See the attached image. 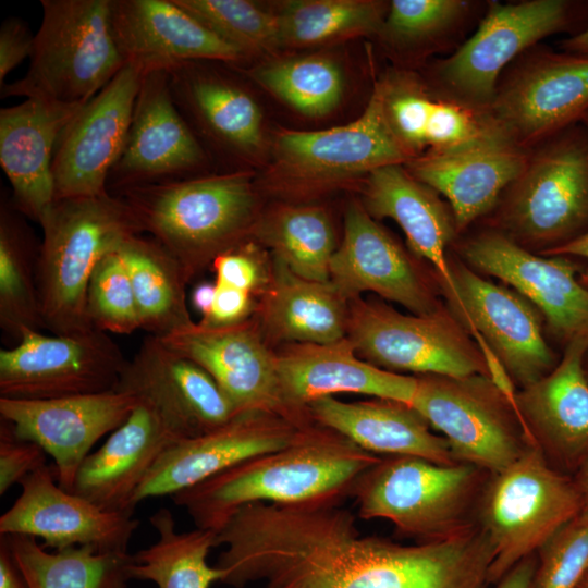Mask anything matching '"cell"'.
<instances>
[{
	"mask_svg": "<svg viewBox=\"0 0 588 588\" xmlns=\"http://www.w3.org/2000/svg\"><path fill=\"white\" fill-rule=\"evenodd\" d=\"M492 558L474 524L402 544L362 534L342 504L277 505L256 531L250 572L265 588H483Z\"/></svg>",
	"mask_w": 588,
	"mask_h": 588,
	"instance_id": "1",
	"label": "cell"
},
{
	"mask_svg": "<svg viewBox=\"0 0 588 588\" xmlns=\"http://www.w3.org/2000/svg\"><path fill=\"white\" fill-rule=\"evenodd\" d=\"M381 457L316 424L294 443L247 458L171 499L196 528L217 531L246 504H342Z\"/></svg>",
	"mask_w": 588,
	"mask_h": 588,
	"instance_id": "2",
	"label": "cell"
},
{
	"mask_svg": "<svg viewBox=\"0 0 588 588\" xmlns=\"http://www.w3.org/2000/svg\"><path fill=\"white\" fill-rule=\"evenodd\" d=\"M117 196L130 206L143 232L182 264L191 280L218 255L248 240L258 217L249 170L143 185Z\"/></svg>",
	"mask_w": 588,
	"mask_h": 588,
	"instance_id": "3",
	"label": "cell"
},
{
	"mask_svg": "<svg viewBox=\"0 0 588 588\" xmlns=\"http://www.w3.org/2000/svg\"><path fill=\"white\" fill-rule=\"evenodd\" d=\"M38 290L45 330L69 334L91 328L86 295L91 273L126 238L144 234L126 201L109 192L57 199L40 222Z\"/></svg>",
	"mask_w": 588,
	"mask_h": 588,
	"instance_id": "4",
	"label": "cell"
},
{
	"mask_svg": "<svg viewBox=\"0 0 588 588\" xmlns=\"http://www.w3.org/2000/svg\"><path fill=\"white\" fill-rule=\"evenodd\" d=\"M25 75L0 88L1 99L37 98L82 106L125 65L111 26V0H41Z\"/></svg>",
	"mask_w": 588,
	"mask_h": 588,
	"instance_id": "5",
	"label": "cell"
},
{
	"mask_svg": "<svg viewBox=\"0 0 588 588\" xmlns=\"http://www.w3.org/2000/svg\"><path fill=\"white\" fill-rule=\"evenodd\" d=\"M482 471L468 463L385 456L360 476L351 498L359 518L385 519L416 543L431 542L473 525L469 511Z\"/></svg>",
	"mask_w": 588,
	"mask_h": 588,
	"instance_id": "6",
	"label": "cell"
},
{
	"mask_svg": "<svg viewBox=\"0 0 588 588\" xmlns=\"http://www.w3.org/2000/svg\"><path fill=\"white\" fill-rule=\"evenodd\" d=\"M499 203L502 232L520 245L552 248L586 232L588 130L578 123L531 148Z\"/></svg>",
	"mask_w": 588,
	"mask_h": 588,
	"instance_id": "7",
	"label": "cell"
},
{
	"mask_svg": "<svg viewBox=\"0 0 588 588\" xmlns=\"http://www.w3.org/2000/svg\"><path fill=\"white\" fill-rule=\"evenodd\" d=\"M574 479L552 468L539 448L529 446L493 474L485 490L480 527L492 548L489 584L540 550L580 512Z\"/></svg>",
	"mask_w": 588,
	"mask_h": 588,
	"instance_id": "8",
	"label": "cell"
},
{
	"mask_svg": "<svg viewBox=\"0 0 588 588\" xmlns=\"http://www.w3.org/2000/svg\"><path fill=\"white\" fill-rule=\"evenodd\" d=\"M586 8L587 2L572 0L488 2L476 32L437 62L436 88L488 111L504 70L541 39L575 29L587 16Z\"/></svg>",
	"mask_w": 588,
	"mask_h": 588,
	"instance_id": "9",
	"label": "cell"
},
{
	"mask_svg": "<svg viewBox=\"0 0 588 588\" xmlns=\"http://www.w3.org/2000/svg\"><path fill=\"white\" fill-rule=\"evenodd\" d=\"M346 338L364 360L393 372L488 376L478 345L452 310L406 315L382 302L348 301Z\"/></svg>",
	"mask_w": 588,
	"mask_h": 588,
	"instance_id": "10",
	"label": "cell"
},
{
	"mask_svg": "<svg viewBox=\"0 0 588 588\" xmlns=\"http://www.w3.org/2000/svg\"><path fill=\"white\" fill-rule=\"evenodd\" d=\"M273 154L270 184L274 191L293 194L328 189L378 168L413 160L389 126L377 82L357 120L321 131L281 130Z\"/></svg>",
	"mask_w": 588,
	"mask_h": 588,
	"instance_id": "11",
	"label": "cell"
},
{
	"mask_svg": "<svg viewBox=\"0 0 588 588\" xmlns=\"http://www.w3.org/2000/svg\"><path fill=\"white\" fill-rule=\"evenodd\" d=\"M489 114L513 144L530 150L588 112V56L532 47L502 73Z\"/></svg>",
	"mask_w": 588,
	"mask_h": 588,
	"instance_id": "12",
	"label": "cell"
},
{
	"mask_svg": "<svg viewBox=\"0 0 588 588\" xmlns=\"http://www.w3.org/2000/svg\"><path fill=\"white\" fill-rule=\"evenodd\" d=\"M128 360L118 343L95 327L69 334L25 329L0 350V394L47 400L119 387Z\"/></svg>",
	"mask_w": 588,
	"mask_h": 588,
	"instance_id": "13",
	"label": "cell"
},
{
	"mask_svg": "<svg viewBox=\"0 0 588 588\" xmlns=\"http://www.w3.org/2000/svg\"><path fill=\"white\" fill-rule=\"evenodd\" d=\"M417 379L412 406L442 433L458 462L493 475L530 446L513 409L488 376L421 375Z\"/></svg>",
	"mask_w": 588,
	"mask_h": 588,
	"instance_id": "14",
	"label": "cell"
},
{
	"mask_svg": "<svg viewBox=\"0 0 588 588\" xmlns=\"http://www.w3.org/2000/svg\"><path fill=\"white\" fill-rule=\"evenodd\" d=\"M159 339L203 367L238 413H271L299 428L315 425L305 422L287 405L278 376L277 354L267 346L256 320L219 327L193 322Z\"/></svg>",
	"mask_w": 588,
	"mask_h": 588,
	"instance_id": "15",
	"label": "cell"
},
{
	"mask_svg": "<svg viewBox=\"0 0 588 588\" xmlns=\"http://www.w3.org/2000/svg\"><path fill=\"white\" fill-rule=\"evenodd\" d=\"M131 391L137 403L128 418L85 458L70 492L105 511L133 515L132 498L160 455L175 442L197 434L162 401Z\"/></svg>",
	"mask_w": 588,
	"mask_h": 588,
	"instance_id": "16",
	"label": "cell"
},
{
	"mask_svg": "<svg viewBox=\"0 0 588 588\" xmlns=\"http://www.w3.org/2000/svg\"><path fill=\"white\" fill-rule=\"evenodd\" d=\"M209 157L177 109L167 71L143 75L123 151L110 172L108 192L188 179Z\"/></svg>",
	"mask_w": 588,
	"mask_h": 588,
	"instance_id": "17",
	"label": "cell"
},
{
	"mask_svg": "<svg viewBox=\"0 0 588 588\" xmlns=\"http://www.w3.org/2000/svg\"><path fill=\"white\" fill-rule=\"evenodd\" d=\"M143 71L125 64L62 131L53 155L56 200L108 192L127 137Z\"/></svg>",
	"mask_w": 588,
	"mask_h": 588,
	"instance_id": "18",
	"label": "cell"
},
{
	"mask_svg": "<svg viewBox=\"0 0 588 588\" xmlns=\"http://www.w3.org/2000/svg\"><path fill=\"white\" fill-rule=\"evenodd\" d=\"M136 403V393L121 387L47 400L0 396V416L52 457L59 486L70 491L95 443L123 425Z\"/></svg>",
	"mask_w": 588,
	"mask_h": 588,
	"instance_id": "19",
	"label": "cell"
},
{
	"mask_svg": "<svg viewBox=\"0 0 588 588\" xmlns=\"http://www.w3.org/2000/svg\"><path fill=\"white\" fill-rule=\"evenodd\" d=\"M451 266L455 292L446 297L468 331H477L523 388L548 375L554 355L538 309L516 291L480 277L464 262Z\"/></svg>",
	"mask_w": 588,
	"mask_h": 588,
	"instance_id": "20",
	"label": "cell"
},
{
	"mask_svg": "<svg viewBox=\"0 0 588 588\" xmlns=\"http://www.w3.org/2000/svg\"><path fill=\"white\" fill-rule=\"evenodd\" d=\"M462 254L475 269L510 284L543 316L567 343L588 334V287L576 278L567 256L535 255L501 231L468 238Z\"/></svg>",
	"mask_w": 588,
	"mask_h": 588,
	"instance_id": "21",
	"label": "cell"
},
{
	"mask_svg": "<svg viewBox=\"0 0 588 588\" xmlns=\"http://www.w3.org/2000/svg\"><path fill=\"white\" fill-rule=\"evenodd\" d=\"M19 485V498L0 517L1 536L40 538L44 548L56 550L88 546L101 553L127 552L139 526V519L133 515L105 511L66 491L47 464Z\"/></svg>",
	"mask_w": 588,
	"mask_h": 588,
	"instance_id": "22",
	"label": "cell"
},
{
	"mask_svg": "<svg viewBox=\"0 0 588 588\" xmlns=\"http://www.w3.org/2000/svg\"><path fill=\"white\" fill-rule=\"evenodd\" d=\"M305 429L275 414L246 412L215 430L177 441L143 479L131 510L148 498L171 497L247 458L287 446Z\"/></svg>",
	"mask_w": 588,
	"mask_h": 588,
	"instance_id": "23",
	"label": "cell"
},
{
	"mask_svg": "<svg viewBox=\"0 0 588 588\" xmlns=\"http://www.w3.org/2000/svg\"><path fill=\"white\" fill-rule=\"evenodd\" d=\"M330 282L347 299L372 292L415 315L441 307L405 249L366 211L352 205L330 261Z\"/></svg>",
	"mask_w": 588,
	"mask_h": 588,
	"instance_id": "24",
	"label": "cell"
},
{
	"mask_svg": "<svg viewBox=\"0 0 588 588\" xmlns=\"http://www.w3.org/2000/svg\"><path fill=\"white\" fill-rule=\"evenodd\" d=\"M111 26L125 62L143 71H170L186 62L245 59L174 0H111Z\"/></svg>",
	"mask_w": 588,
	"mask_h": 588,
	"instance_id": "25",
	"label": "cell"
},
{
	"mask_svg": "<svg viewBox=\"0 0 588 588\" xmlns=\"http://www.w3.org/2000/svg\"><path fill=\"white\" fill-rule=\"evenodd\" d=\"M277 369L287 405L307 424H316L307 406L320 397L356 393L412 406L418 384L417 377L364 360L346 336L326 344H290L277 354Z\"/></svg>",
	"mask_w": 588,
	"mask_h": 588,
	"instance_id": "26",
	"label": "cell"
},
{
	"mask_svg": "<svg viewBox=\"0 0 588 588\" xmlns=\"http://www.w3.org/2000/svg\"><path fill=\"white\" fill-rule=\"evenodd\" d=\"M378 84L389 126L413 159L487 140H509L488 111L429 88L413 72L389 71Z\"/></svg>",
	"mask_w": 588,
	"mask_h": 588,
	"instance_id": "27",
	"label": "cell"
},
{
	"mask_svg": "<svg viewBox=\"0 0 588 588\" xmlns=\"http://www.w3.org/2000/svg\"><path fill=\"white\" fill-rule=\"evenodd\" d=\"M82 106L27 98L0 110V166L11 185L10 199L38 224L56 200L52 160L58 139Z\"/></svg>",
	"mask_w": 588,
	"mask_h": 588,
	"instance_id": "28",
	"label": "cell"
},
{
	"mask_svg": "<svg viewBox=\"0 0 588 588\" xmlns=\"http://www.w3.org/2000/svg\"><path fill=\"white\" fill-rule=\"evenodd\" d=\"M528 156V149L494 139L426 154L404 166L414 177L445 197L460 233L497 206Z\"/></svg>",
	"mask_w": 588,
	"mask_h": 588,
	"instance_id": "29",
	"label": "cell"
},
{
	"mask_svg": "<svg viewBox=\"0 0 588 588\" xmlns=\"http://www.w3.org/2000/svg\"><path fill=\"white\" fill-rule=\"evenodd\" d=\"M588 334L567 343L559 364L517 393V403L539 449L567 466L588 456V380L583 360Z\"/></svg>",
	"mask_w": 588,
	"mask_h": 588,
	"instance_id": "30",
	"label": "cell"
},
{
	"mask_svg": "<svg viewBox=\"0 0 588 588\" xmlns=\"http://www.w3.org/2000/svg\"><path fill=\"white\" fill-rule=\"evenodd\" d=\"M364 203L372 218H390L400 225L411 250L436 269L445 296L453 295L446 248L458 232L450 206L439 194L414 177L404 164H390L366 176Z\"/></svg>",
	"mask_w": 588,
	"mask_h": 588,
	"instance_id": "31",
	"label": "cell"
},
{
	"mask_svg": "<svg viewBox=\"0 0 588 588\" xmlns=\"http://www.w3.org/2000/svg\"><path fill=\"white\" fill-rule=\"evenodd\" d=\"M307 409L317 425L369 453L415 456L443 465L462 463L448 441L433 433L426 419L408 404L377 397L344 402L323 396L309 403Z\"/></svg>",
	"mask_w": 588,
	"mask_h": 588,
	"instance_id": "32",
	"label": "cell"
},
{
	"mask_svg": "<svg viewBox=\"0 0 588 588\" xmlns=\"http://www.w3.org/2000/svg\"><path fill=\"white\" fill-rule=\"evenodd\" d=\"M186 62L168 71L173 100L186 120L220 148L238 158L256 156L264 144L262 113L238 83Z\"/></svg>",
	"mask_w": 588,
	"mask_h": 588,
	"instance_id": "33",
	"label": "cell"
},
{
	"mask_svg": "<svg viewBox=\"0 0 588 588\" xmlns=\"http://www.w3.org/2000/svg\"><path fill=\"white\" fill-rule=\"evenodd\" d=\"M121 383L145 390L173 407L197 434L215 430L238 414L216 380L198 364L148 335L128 360Z\"/></svg>",
	"mask_w": 588,
	"mask_h": 588,
	"instance_id": "34",
	"label": "cell"
},
{
	"mask_svg": "<svg viewBox=\"0 0 588 588\" xmlns=\"http://www.w3.org/2000/svg\"><path fill=\"white\" fill-rule=\"evenodd\" d=\"M256 307L262 334L291 344H326L346 336L348 301L329 282L303 279L273 259Z\"/></svg>",
	"mask_w": 588,
	"mask_h": 588,
	"instance_id": "35",
	"label": "cell"
},
{
	"mask_svg": "<svg viewBox=\"0 0 588 588\" xmlns=\"http://www.w3.org/2000/svg\"><path fill=\"white\" fill-rule=\"evenodd\" d=\"M120 252L127 267L140 317L142 330L164 336L192 324L182 264L149 235L126 238Z\"/></svg>",
	"mask_w": 588,
	"mask_h": 588,
	"instance_id": "36",
	"label": "cell"
},
{
	"mask_svg": "<svg viewBox=\"0 0 588 588\" xmlns=\"http://www.w3.org/2000/svg\"><path fill=\"white\" fill-rule=\"evenodd\" d=\"M7 194L0 204V328L13 345L25 329L45 330L39 290L40 241Z\"/></svg>",
	"mask_w": 588,
	"mask_h": 588,
	"instance_id": "37",
	"label": "cell"
},
{
	"mask_svg": "<svg viewBox=\"0 0 588 588\" xmlns=\"http://www.w3.org/2000/svg\"><path fill=\"white\" fill-rule=\"evenodd\" d=\"M149 522L158 538L133 554L131 579L149 580L158 588H210L215 581H221L222 572L207 562L210 550L217 547L216 531H177L174 517L166 507L157 510Z\"/></svg>",
	"mask_w": 588,
	"mask_h": 588,
	"instance_id": "38",
	"label": "cell"
},
{
	"mask_svg": "<svg viewBox=\"0 0 588 588\" xmlns=\"http://www.w3.org/2000/svg\"><path fill=\"white\" fill-rule=\"evenodd\" d=\"M249 238L269 247L273 259L294 274L311 281H330V261L336 247L331 221L322 208H273L257 217Z\"/></svg>",
	"mask_w": 588,
	"mask_h": 588,
	"instance_id": "39",
	"label": "cell"
},
{
	"mask_svg": "<svg viewBox=\"0 0 588 588\" xmlns=\"http://www.w3.org/2000/svg\"><path fill=\"white\" fill-rule=\"evenodd\" d=\"M5 539L30 588H126L133 554L101 553L88 546L47 552L26 535Z\"/></svg>",
	"mask_w": 588,
	"mask_h": 588,
	"instance_id": "40",
	"label": "cell"
},
{
	"mask_svg": "<svg viewBox=\"0 0 588 588\" xmlns=\"http://www.w3.org/2000/svg\"><path fill=\"white\" fill-rule=\"evenodd\" d=\"M389 4L373 0H293L277 13L281 46L328 44L379 35Z\"/></svg>",
	"mask_w": 588,
	"mask_h": 588,
	"instance_id": "41",
	"label": "cell"
},
{
	"mask_svg": "<svg viewBox=\"0 0 588 588\" xmlns=\"http://www.w3.org/2000/svg\"><path fill=\"white\" fill-rule=\"evenodd\" d=\"M247 73L264 89L308 117L330 113L343 96V72L326 56L277 60L259 64Z\"/></svg>",
	"mask_w": 588,
	"mask_h": 588,
	"instance_id": "42",
	"label": "cell"
},
{
	"mask_svg": "<svg viewBox=\"0 0 588 588\" xmlns=\"http://www.w3.org/2000/svg\"><path fill=\"white\" fill-rule=\"evenodd\" d=\"M467 0H393L380 36L396 49L436 47L455 39L471 17Z\"/></svg>",
	"mask_w": 588,
	"mask_h": 588,
	"instance_id": "43",
	"label": "cell"
},
{
	"mask_svg": "<svg viewBox=\"0 0 588 588\" xmlns=\"http://www.w3.org/2000/svg\"><path fill=\"white\" fill-rule=\"evenodd\" d=\"M244 57L281 46L277 14L247 0H174Z\"/></svg>",
	"mask_w": 588,
	"mask_h": 588,
	"instance_id": "44",
	"label": "cell"
},
{
	"mask_svg": "<svg viewBox=\"0 0 588 588\" xmlns=\"http://www.w3.org/2000/svg\"><path fill=\"white\" fill-rule=\"evenodd\" d=\"M120 246L97 264L86 295L90 324L109 334H131L142 329L132 280Z\"/></svg>",
	"mask_w": 588,
	"mask_h": 588,
	"instance_id": "45",
	"label": "cell"
},
{
	"mask_svg": "<svg viewBox=\"0 0 588 588\" xmlns=\"http://www.w3.org/2000/svg\"><path fill=\"white\" fill-rule=\"evenodd\" d=\"M588 574V523L574 519L541 549L531 588H577Z\"/></svg>",
	"mask_w": 588,
	"mask_h": 588,
	"instance_id": "46",
	"label": "cell"
},
{
	"mask_svg": "<svg viewBox=\"0 0 588 588\" xmlns=\"http://www.w3.org/2000/svg\"><path fill=\"white\" fill-rule=\"evenodd\" d=\"M211 267L216 274V283L252 294L265 290L271 271L266 268L259 246L250 238L218 255Z\"/></svg>",
	"mask_w": 588,
	"mask_h": 588,
	"instance_id": "47",
	"label": "cell"
},
{
	"mask_svg": "<svg viewBox=\"0 0 588 588\" xmlns=\"http://www.w3.org/2000/svg\"><path fill=\"white\" fill-rule=\"evenodd\" d=\"M46 452L37 443L20 439L11 425L0 424V495L27 475L47 464Z\"/></svg>",
	"mask_w": 588,
	"mask_h": 588,
	"instance_id": "48",
	"label": "cell"
},
{
	"mask_svg": "<svg viewBox=\"0 0 588 588\" xmlns=\"http://www.w3.org/2000/svg\"><path fill=\"white\" fill-rule=\"evenodd\" d=\"M35 34L15 16L4 20L0 27V88L8 74L26 58H30Z\"/></svg>",
	"mask_w": 588,
	"mask_h": 588,
	"instance_id": "49",
	"label": "cell"
},
{
	"mask_svg": "<svg viewBox=\"0 0 588 588\" xmlns=\"http://www.w3.org/2000/svg\"><path fill=\"white\" fill-rule=\"evenodd\" d=\"M217 284L216 297L209 316L199 322L206 326H231L252 318L256 311L254 294Z\"/></svg>",
	"mask_w": 588,
	"mask_h": 588,
	"instance_id": "50",
	"label": "cell"
},
{
	"mask_svg": "<svg viewBox=\"0 0 588 588\" xmlns=\"http://www.w3.org/2000/svg\"><path fill=\"white\" fill-rule=\"evenodd\" d=\"M0 588H30L3 537L0 540Z\"/></svg>",
	"mask_w": 588,
	"mask_h": 588,
	"instance_id": "51",
	"label": "cell"
},
{
	"mask_svg": "<svg viewBox=\"0 0 588 588\" xmlns=\"http://www.w3.org/2000/svg\"><path fill=\"white\" fill-rule=\"evenodd\" d=\"M537 567V559L527 556L509 571L497 584L495 588H531Z\"/></svg>",
	"mask_w": 588,
	"mask_h": 588,
	"instance_id": "52",
	"label": "cell"
},
{
	"mask_svg": "<svg viewBox=\"0 0 588 588\" xmlns=\"http://www.w3.org/2000/svg\"><path fill=\"white\" fill-rule=\"evenodd\" d=\"M542 255L583 257L588 259V230L580 235L555 247L543 249ZM580 283L588 287V269L579 277Z\"/></svg>",
	"mask_w": 588,
	"mask_h": 588,
	"instance_id": "53",
	"label": "cell"
},
{
	"mask_svg": "<svg viewBox=\"0 0 588 588\" xmlns=\"http://www.w3.org/2000/svg\"><path fill=\"white\" fill-rule=\"evenodd\" d=\"M216 282L204 281L198 283L191 295L193 307L201 315V320L206 319L212 308L216 297Z\"/></svg>",
	"mask_w": 588,
	"mask_h": 588,
	"instance_id": "54",
	"label": "cell"
},
{
	"mask_svg": "<svg viewBox=\"0 0 588 588\" xmlns=\"http://www.w3.org/2000/svg\"><path fill=\"white\" fill-rule=\"evenodd\" d=\"M580 495V512L576 519L588 523V456L578 467L576 478L574 479Z\"/></svg>",
	"mask_w": 588,
	"mask_h": 588,
	"instance_id": "55",
	"label": "cell"
},
{
	"mask_svg": "<svg viewBox=\"0 0 588 588\" xmlns=\"http://www.w3.org/2000/svg\"><path fill=\"white\" fill-rule=\"evenodd\" d=\"M564 52L588 56V26L560 42Z\"/></svg>",
	"mask_w": 588,
	"mask_h": 588,
	"instance_id": "56",
	"label": "cell"
},
{
	"mask_svg": "<svg viewBox=\"0 0 588 588\" xmlns=\"http://www.w3.org/2000/svg\"><path fill=\"white\" fill-rule=\"evenodd\" d=\"M577 588H588V574L581 579Z\"/></svg>",
	"mask_w": 588,
	"mask_h": 588,
	"instance_id": "57",
	"label": "cell"
},
{
	"mask_svg": "<svg viewBox=\"0 0 588 588\" xmlns=\"http://www.w3.org/2000/svg\"><path fill=\"white\" fill-rule=\"evenodd\" d=\"M580 123L588 130V112L585 114Z\"/></svg>",
	"mask_w": 588,
	"mask_h": 588,
	"instance_id": "58",
	"label": "cell"
}]
</instances>
